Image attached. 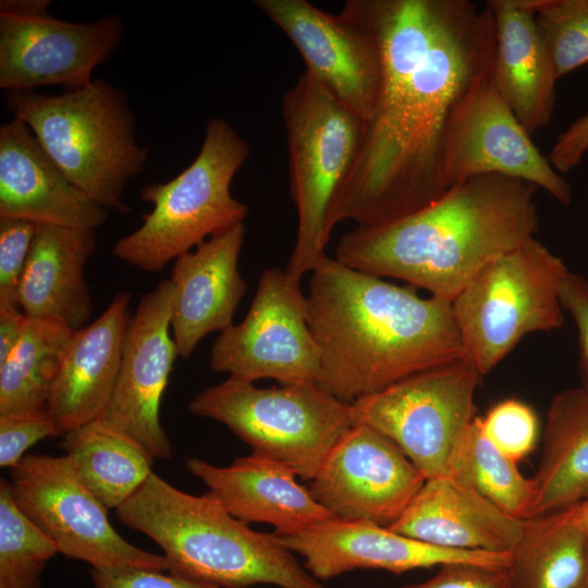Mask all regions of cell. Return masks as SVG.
Masks as SVG:
<instances>
[{
    "label": "cell",
    "mask_w": 588,
    "mask_h": 588,
    "mask_svg": "<svg viewBox=\"0 0 588 588\" xmlns=\"http://www.w3.org/2000/svg\"><path fill=\"white\" fill-rule=\"evenodd\" d=\"M341 11L377 38L382 81L356 159L330 205L329 237L343 221L383 225L448 191L450 118L469 87L492 73L495 53L490 9L468 0H348Z\"/></svg>",
    "instance_id": "1"
},
{
    "label": "cell",
    "mask_w": 588,
    "mask_h": 588,
    "mask_svg": "<svg viewBox=\"0 0 588 588\" xmlns=\"http://www.w3.org/2000/svg\"><path fill=\"white\" fill-rule=\"evenodd\" d=\"M307 321L318 385L345 403L466 355L452 304L328 256L310 273Z\"/></svg>",
    "instance_id": "2"
},
{
    "label": "cell",
    "mask_w": 588,
    "mask_h": 588,
    "mask_svg": "<svg viewBox=\"0 0 588 588\" xmlns=\"http://www.w3.org/2000/svg\"><path fill=\"white\" fill-rule=\"evenodd\" d=\"M537 191L518 179L476 176L399 220L357 225L341 236L334 258L452 303L487 264L536 237Z\"/></svg>",
    "instance_id": "3"
},
{
    "label": "cell",
    "mask_w": 588,
    "mask_h": 588,
    "mask_svg": "<svg viewBox=\"0 0 588 588\" xmlns=\"http://www.w3.org/2000/svg\"><path fill=\"white\" fill-rule=\"evenodd\" d=\"M115 516L162 549L172 574L219 588H324L274 534L252 529L209 491L183 492L154 471Z\"/></svg>",
    "instance_id": "4"
},
{
    "label": "cell",
    "mask_w": 588,
    "mask_h": 588,
    "mask_svg": "<svg viewBox=\"0 0 588 588\" xmlns=\"http://www.w3.org/2000/svg\"><path fill=\"white\" fill-rule=\"evenodd\" d=\"M4 103L74 186L107 210L130 212L123 191L145 171L148 150L136 139L125 91L98 78L58 95L5 91Z\"/></svg>",
    "instance_id": "5"
},
{
    "label": "cell",
    "mask_w": 588,
    "mask_h": 588,
    "mask_svg": "<svg viewBox=\"0 0 588 588\" xmlns=\"http://www.w3.org/2000/svg\"><path fill=\"white\" fill-rule=\"evenodd\" d=\"M249 146L223 118L208 121L201 147L180 174L140 189L152 204L142 225L118 240L113 255L145 271H159L210 236L243 223L248 207L231 194Z\"/></svg>",
    "instance_id": "6"
},
{
    "label": "cell",
    "mask_w": 588,
    "mask_h": 588,
    "mask_svg": "<svg viewBox=\"0 0 588 588\" xmlns=\"http://www.w3.org/2000/svg\"><path fill=\"white\" fill-rule=\"evenodd\" d=\"M282 117L298 220L284 271L301 284L327 256V215L356 159L364 121L305 70L283 96Z\"/></svg>",
    "instance_id": "7"
},
{
    "label": "cell",
    "mask_w": 588,
    "mask_h": 588,
    "mask_svg": "<svg viewBox=\"0 0 588 588\" xmlns=\"http://www.w3.org/2000/svg\"><path fill=\"white\" fill-rule=\"evenodd\" d=\"M203 418L225 425L253 453L280 462L311 480L353 426L351 404L318 384L258 388L229 377L188 404Z\"/></svg>",
    "instance_id": "8"
},
{
    "label": "cell",
    "mask_w": 588,
    "mask_h": 588,
    "mask_svg": "<svg viewBox=\"0 0 588 588\" xmlns=\"http://www.w3.org/2000/svg\"><path fill=\"white\" fill-rule=\"evenodd\" d=\"M569 270L532 237L487 264L453 299L466 356L480 375L497 367L529 333L560 329L561 286Z\"/></svg>",
    "instance_id": "9"
},
{
    "label": "cell",
    "mask_w": 588,
    "mask_h": 588,
    "mask_svg": "<svg viewBox=\"0 0 588 588\" xmlns=\"http://www.w3.org/2000/svg\"><path fill=\"white\" fill-rule=\"evenodd\" d=\"M480 377L466 355L415 373L351 403L353 425L390 439L426 479L448 476L475 418Z\"/></svg>",
    "instance_id": "10"
},
{
    "label": "cell",
    "mask_w": 588,
    "mask_h": 588,
    "mask_svg": "<svg viewBox=\"0 0 588 588\" xmlns=\"http://www.w3.org/2000/svg\"><path fill=\"white\" fill-rule=\"evenodd\" d=\"M10 478L16 505L59 553L91 567L168 571L163 555L142 550L115 531L108 509L82 481L68 455L27 453L10 468Z\"/></svg>",
    "instance_id": "11"
},
{
    "label": "cell",
    "mask_w": 588,
    "mask_h": 588,
    "mask_svg": "<svg viewBox=\"0 0 588 588\" xmlns=\"http://www.w3.org/2000/svg\"><path fill=\"white\" fill-rule=\"evenodd\" d=\"M50 0L0 2V88L29 90L58 85L72 90L89 85L94 70L122 41L120 16L88 23L50 15Z\"/></svg>",
    "instance_id": "12"
},
{
    "label": "cell",
    "mask_w": 588,
    "mask_h": 588,
    "mask_svg": "<svg viewBox=\"0 0 588 588\" xmlns=\"http://www.w3.org/2000/svg\"><path fill=\"white\" fill-rule=\"evenodd\" d=\"M210 369L255 382L317 384L320 351L307 321L306 295L284 270L266 268L244 319L222 331Z\"/></svg>",
    "instance_id": "13"
},
{
    "label": "cell",
    "mask_w": 588,
    "mask_h": 588,
    "mask_svg": "<svg viewBox=\"0 0 588 588\" xmlns=\"http://www.w3.org/2000/svg\"><path fill=\"white\" fill-rule=\"evenodd\" d=\"M443 180L446 188L497 174L544 189L563 206L572 187L536 147L493 85L492 73L476 81L455 107L445 133Z\"/></svg>",
    "instance_id": "14"
},
{
    "label": "cell",
    "mask_w": 588,
    "mask_h": 588,
    "mask_svg": "<svg viewBox=\"0 0 588 588\" xmlns=\"http://www.w3.org/2000/svg\"><path fill=\"white\" fill-rule=\"evenodd\" d=\"M426 480L390 439L353 425L331 449L308 489L334 518L389 527Z\"/></svg>",
    "instance_id": "15"
},
{
    "label": "cell",
    "mask_w": 588,
    "mask_h": 588,
    "mask_svg": "<svg viewBox=\"0 0 588 588\" xmlns=\"http://www.w3.org/2000/svg\"><path fill=\"white\" fill-rule=\"evenodd\" d=\"M173 286L163 280L142 296L131 316L117 381L100 416L136 440L154 458L172 455L160 404L177 356L171 330Z\"/></svg>",
    "instance_id": "16"
},
{
    "label": "cell",
    "mask_w": 588,
    "mask_h": 588,
    "mask_svg": "<svg viewBox=\"0 0 588 588\" xmlns=\"http://www.w3.org/2000/svg\"><path fill=\"white\" fill-rule=\"evenodd\" d=\"M255 5L289 37L305 71L364 122L369 120L382 81L375 35L345 12L331 14L306 0H256Z\"/></svg>",
    "instance_id": "17"
},
{
    "label": "cell",
    "mask_w": 588,
    "mask_h": 588,
    "mask_svg": "<svg viewBox=\"0 0 588 588\" xmlns=\"http://www.w3.org/2000/svg\"><path fill=\"white\" fill-rule=\"evenodd\" d=\"M275 536L287 550L304 559V567L319 581L358 568L400 575L454 563L509 567L511 560L510 553L437 547L365 520L331 518L294 534Z\"/></svg>",
    "instance_id": "18"
},
{
    "label": "cell",
    "mask_w": 588,
    "mask_h": 588,
    "mask_svg": "<svg viewBox=\"0 0 588 588\" xmlns=\"http://www.w3.org/2000/svg\"><path fill=\"white\" fill-rule=\"evenodd\" d=\"M107 216L68 180L24 122L1 124L0 219L95 231Z\"/></svg>",
    "instance_id": "19"
},
{
    "label": "cell",
    "mask_w": 588,
    "mask_h": 588,
    "mask_svg": "<svg viewBox=\"0 0 588 588\" xmlns=\"http://www.w3.org/2000/svg\"><path fill=\"white\" fill-rule=\"evenodd\" d=\"M244 223L219 232L174 260L171 330L177 356L188 358L213 331L233 324L247 284L238 270Z\"/></svg>",
    "instance_id": "20"
},
{
    "label": "cell",
    "mask_w": 588,
    "mask_h": 588,
    "mask_svg": "<svg viewBox=\"0 0 588 588\" xmlns=\"http://www.w3.org/2000/svg\"><path fill=\"white\" fill-rule=\"evenodd\" d=\"M185 466L232 516L246 524H269L275 535L294 534L334 518L297 482L290 467L265 456L252 453L223 467L187 458Z\"/></svg>",
    "instance_id": "21"
},
{
    "label": "cell",
    "mask_w": 588,
    "mask_h": 588,
    "mask_svg": "<svg viewBox=\"0 0 588 588\" xmlns=\"http://www.w3.org/2000/svg\"><path fill=\"white\" fill-rule=\"evenodd\" d=\"M526 519L509 515L448 475L427 479L391 530L437 547L511 553Z\"/></svg>",
    "instance_id": "22"
},
{
    "label": "cell",
    "mask_w": 588,
    "mask_h": 588,
    "mask_svg": "<svg viewBox=\"0 0 588 588\" xmlns=\"http://www.w3.org/2000/svg\"><path fill=\"white\" fill-rule=\"evenodd\" d=\"M130 299V292L118 293L95 321L75 330L46 406L62 434L102 415L119 372Z\"/></svg>",
    "instance_id": "23"
},
{
    "label": "cell",
    "mask_w": 588,
    "mask_h": 588,
    "mask_svg": "<svg viewBox=\"0 0 588 588\" xmlns=\"http://www.w3.org/2000/svg\"><path fill=\"white\" fill-rule=\"evenodd\" d=\"M486 5L495 29L493 85L531 135L551 123L559 79L532 0H490Z\"/></svg>",
    "instance_id": "24"
},
{
    "label": "cell",
    "mask_w": 588,
    "mask_h": 588,
    "mask_svg": "<svg viewBox=\"0 0 588 588\" xmlns=\"http://www.w3.org/2000/svg\"><path fill=\"white\" fill-rule=\"evenodd\" d=\"M95 248V231L38 224L17 290L24 315L84 328L94 310L85 267Z\"/></svg>",
    "instance_id": "25"
},
{
    "label": "cell",
    "mask_w": 588,
    "mask_h": 588,
    "mask_svg": "<svg viewBox=\"0 0 588 588\" xmlns=\"http://www.w3.org/2000/svg\"><path fill=\"white\" fill-rule=\"evenodd\" d=\"M529 518L569 507L588 495V392H558L549 406Z\"/></svg>",
    "instance_id": "26"
},
{
    "label": "cell",
    "mask_w": 588,
    "mask_h": 588,
    "mask_svg": "<svg viewBox=\"0 0 588 588\" xmlns=\"http://www.w3.org/2000/svg\"><path fill=\"white\" fill-rule=\"evenodd\" d=\"M587 568L588 535L574 505L526 519L509 565L515 588H580Z\"/></svg>",
    "instance_id": "27"
},
{
    "label": "cell",
    "mask_w": 588,
    "mask_h": 588,
    "mask_svg": "<svg viewBox=\"0 0 588 588\" xmlns=\"http://www.w3.org/2000/svg\"><path fill=\"white\" fill-rule=\"evenodd\" d=\"M60 444L79 478L107 509H118L152 471L154 457L102 418L63 434Z\"/></svg>",
    "instance_id": "28"
},
{
    "label": "cell",
    "mask_w": 588,
    "mask_h": 588,
    "mask_svg": "<svg viewBox=\"0 0 588 588\" xmlns=\"http://www.w3.org/2000/svg\"><path fill=\"white\" fill-rule=\"evenodd\" d=\"M75 330L27 318L23 334L0 364V415L44 408Z\"/></svg>",
    "instance_id": "29"
},
{
    "label": "cell",
    "mask_w": 588,
    "mask_h": 588,
    "mask_svg": "<svg viewBox=\"0 0 588 588\" xmlns=\"http://www.w3.org/2000/svg\"><path fill=\"white\" fill-rule=\"evenodd\" d=\"M450 476L465 483L511 516L528 519L534 498L532 478L486 436L481 418L475 417L458 445Z\"/></svg>",
    "instance_id": "30"
},
{
    "label": "cell",
    "mask_w": 588,
    "mask_h": 588,
    "mask_svg": "<svg viewBox=\"0 0 588 588\" xmlns=\"http://www.w3.org/2000/svg\"><path fill=\"white\" fill-rule=\"evenodd\" d=\"M56 544L16 505L10 482L0 480V588H40Z\"/></svg>",
    "instance_id": "31"
},
{
    "label": "cell",
    "mask_w": 588,
    "mask_h": 588,
    "mask_svg": "<svg viewBox=\"0 0 588 588\" xmlns=\"http://www.w3.org/2000/svg\"><path fill=\"white\" fill-rule=\"evenodd\" d=\"M558 78L588 63V0H532Z\"/></svg>",
    "instance_id": "32"
},
{
    "label": "cell",
    "mask_w": 588,
    "mask_h": 588,
    "mask_svg": "<svg viewBox=\"0 0 588 588\" xmlns=\"http://www.w3.org/2000/svg\"><path fill=\"white\" fill-rule=\"evenodd\" d=\"M481 425L489 440L516 463L529 454L537 442V416L530 406L516 399L494 404L481 418Z\"/></svg>",
    "instance_id": "33"
},
{
    "label": "cell",
    "mask_w": 588,
    "mask_h": 588,
    "mask_svg": "<svg viewBox=\"0 0 588 588\" xmlns=\"http://www.w3.org/2000/svg\"><path fill=\"white\" fill-rule=\"evenodd\" d=\"M59 434L47 407L0 415V466L12 468L35 443Z\"/></svg>",
    "instance_id": "34"
},
{
    "label": "cell",
    "mask_w": 588,
    "mask_h": 588,
    "mask_svg": "<svg viewBox=\"0 0 588 588\" xmlns=\"http://www.w3.org/2000/svg\"><path fill=\"white\" fill-rule=\"evenodd\" d=\"M37 226L27 220L0 219V305H17L19 284Z\"/></svg>",
    "instance_id": "35"
},
{
    "label": "cell",
    "mask_w": 588,
    "mask_h": 588,
    "mask_svg": "<svg viewBox=\"0 0 588 588\" xmlns=\"http://www.w3.org/2000/svg\"><path fill=\"white\" fill-rule=\"evenodd\" d=\"M401 588H515L509 567L446 564L431 578Z\"/></svg>",
    "instance_id": "36"
},
{
    "label": "cell",
    "mask_w": 588,
    "mask_h": 588,
    "mask_svg": "<svg viewBox=\"0 0 588 588\" xmlns=\"http://www.w3.org/2000/svg\"><path fill=\"white\" fill-rule=\"evenodd\" d=\"M94 588H219L175 574L142 567H91Z\"/></svg>",
    "instance_id": "37"
},
{
    "label": "cell",
    "mask_w": 588,
    "mask_h": 588,
    "mask_svg": "<svg viewBox=\"0 0 588 588\" xmlns=\"http://www.w3.org/2000/svg\"><path fill=\"white\" fill-rule=\"evenodd\" d=\"M560 297L563 309L577 327L581 387L588 392V280L569 271L562 283Z\"/></svg>",
    "instance_id": "38"
},
{
    "label": "cell",
    "mask_w": 588,
    "mask_h": 588,
    "mask_svg": "<svg viewBox=\"0 0 588 588\" xmlns=\"http://www.w3.org/2000/svg\"><path fill=\"white\" fill-rule=\"evenodd\" d=\"M588 152V111L561 132L549 152L552 167L562 175L580 164Z\"/></svg>",
    "instance_id": "39"
},
{
    "label": "cell",
    "mask_w": 588,
    "mask_h": 588,
    "mask_svg": "<svg viewBox=\"0 0 588 588\" xmlns=\"http://www.w3.org/2000/svg\"><path fill=\"white\" fill-rule=\"evenodd\" d=\"M27 317L17 305H0V364L17 345Z\"/></svg>",
    "instance_id": "40"
},
{
    "label": "cell",
    "mask_w": 588,
    "mask_h": 588,
    "mask_svg": "<svg viewBox=\"0 0 588 588\" xmlns=\"http://www.w3.org/2000/svg\"><path fill=\"white\" fill-rule=\"evenodd\" d=\"M574 510L579 525L588 535V495L583 501L575 504Z\"/></svg>",
    "instance_id": "41"
},
{
    "label": "cell",
    "mask_w": 588,
    "mask_h": 588,
    "mask_svg": "<svg viewBox=\"0 0 588 588\" xmlns=\"http://www.w3.org/2000/svg\"><path fill=\"white\" fill-rule=\"evenodd\" d=\"M586 587L588 588V568H587Z\"/></svg>",
    "instance_id": "42"
},
{
    "label": "cell",
    "mask_w": 588,
    "mask_h": 588,
    "mask_svg": "<svg viewBox=\"0 0 588 588\" xmlns=\"http://www.w3.org/2000/svg\"><path fill=\"white\" fill-rule=\"evenodd\" d=\"M580 588H587V587H586V584H585L583 587H580Z\"/></svg>",
    "instance_id": "43"
}]
</instances>
